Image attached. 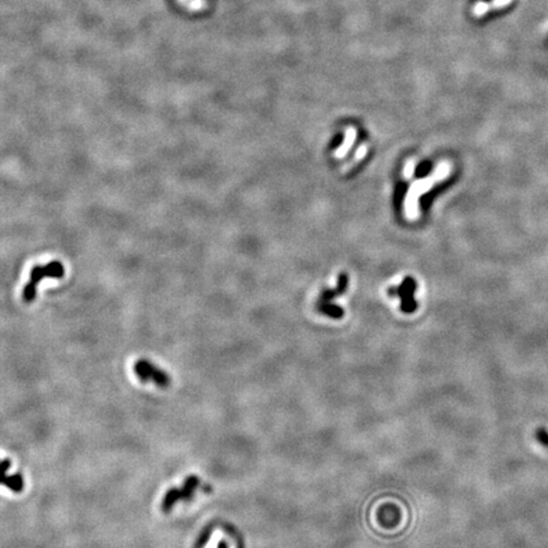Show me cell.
<instances>
[{
    "instance_id": "13",
    "label": "cell",
    "mask_w": 548,
    "mask_h": 548,
    "mask_svg": "<svg viewBox=\"0 0 548 548\" xmlns=\"http://www.w3.org/2000/svg\"><path fill=\"white\" fill-rule=\"evenodd\" d=\"M343 142V135H336L332 142V149H337Z\"/></svg>"
},
{
    "instance_id": "3",
    "label": "cell",
    "mask_w": 548,
    "mask_h": 548,
    "mask_svg": "<svg viewBox=\"0 0 548 548\" xmlns=\"http://www.w3.org/2000/svg\"><path fill=\"white\" fill-rule=\"evenodd\" d=\"M133 370H135L136 376L139 377V380H141L142 382L151 381V382L156 383L161 389L168 387L169 383H170V378H169L165 370L160 369L146 359H139L136 362L135 365H133Z\"/></svg>"
},
{
    "instance_id": "1",
    "label": "cell",
    "mask_w": 548,
    "mask_h": 548,
    "mask_svg": "<svg viewBox=\"0 0 548 548\" xmlns=\"http://www.w3.org/2000/svg\"><path fill=\"white\" fill-rule=\"evenodd\" d=\"M451 170H452V166L449 165L448 163H442L435 169V172L430 177L420 179V181L414 184L411 189L409 190V197H407L406 203V211L410 217H413V218L418 217V201L420 198V196H423L425 192L430 190L438 182L444 181L446 178H448L449 175H451Z\"/></svg>"
},
{
    "instance_id": "8",
    "label": "cell",
    "mask_w": 548,
    "mask_h": 548,
    "mask_svg": "<svg viewBox=\"0 0 548 548\" xmlns=\"http://www.w3.org/2000/svg\"><path fill=\"white\" fill-rule=\"evenodd\" d=\"M181 500H182L181 488L172 487L170 490L166 491L165 496H164L163 501H161V510H163L164 513L172 512L175 504Z\"/></svg>"
},
{
    "instance_id": "12",
    "label": "cell",
    "mask_w": 548,
    "mask_h": 548,
    "mask_svg": "<svg viewBox=\"0 0 548 548\" xmlns=\"http://www.w3.org/2000/svg\"><path fill=\"white\" fill-rule=\"evenodd\" d=\"M429 168H430V165H429L428 163H422L420 165L418 166V169L415 170V174H418V175L425 174V173L429 170Z\"/></svg>"
},
{
    "instance_id": "7",
    "label": "cell",
    "mask_w": 548,
    "mask_h": 548,
    "mask_svg": "<svg viewBox=\"0 0 548 548\" xmlns=\"http://www.w3.org/2000/svg\"><path fill=\"white\" fill-rule=\"evenodd\" d=\"M198 487H199L198 476H196V475H189L187 479L184 480L183 485H182L181 487L182 500L183 501L192 500V497L194 496V492H196Z\"/></svg>"
},
{
    "instance_id": "14",
    "label": "cell",
    "mask_w": 548,
    "mask_h": 548,
    "mask_svg": "<svg viewBox=\"0 0 548 548\" xmlns=\"http://www.w3.org/2000/svg\"><path fill=\"white\" fill-rule=\"evenodd\" d=\"M217 548H227V543L225 542V541H221L220 543H218V547Z\"/></svg>"
},
{
    "instance_id": "6",
    "label": "cell",
    "mask_w": 548,
    "mask_h": 548,
    "mask_svg": "<svg viewBox=\"0 0 548 548\" xmlns=\"http://www.w3.org/2000/svg\"><path fill=\"white\" fill-rule=\"evenodd\" d=\"M348 282H349L348 275L345 273H341L339 275V278H337V286L334 289H325V291H322L317 304H328V302H332V300H334L337 296L343 295L346 291V288H348Z\"/></svg>"
},
{
    "instance_id": "10",
    "label": "cell",
    "mask_w": 548,
    "mask_h": 548,
    "mask_svg": "<svg viewBox=\"0 0 548 548\" xmlns=\"http://www.w3.org/2000/svg\"><path fill=\"white\" fill-rule=\"evenodd\" d=\"M536 438L542 446L547 447L548 448V431L546 430L545 428H539L538 430L536 431Z\"/></svg>"
},
{
    "instance_id": "11",
    "label": "cell",
    "mask_w": 548,
    "mask_h": 548,
    "mask_svg": "<svg viewBox=\"0 0 548 548\" xmlns=\"http://www.w3.org/2000/svg\"><path fill=\"white\" fill-rule=\"evenodd\" d=\"M211 532H212L211 528H208V529H206L205 532L199 536L198 547H203V546L208 542V539H210V537H211Z\"/></svg>"
},
{
    "instance_id": "4",
    "label": "cell",
    "mask_w": 548,
    "mask_h": 548,
    "mask_svg": "<svg viewBox=\"0 0 548 548\" xmlns=\"http://www.w3.org/2000/svg\"><path fill=\"white\" fill-rule=\"evenodd\" d=\"M414 289H415V282L411 278H406L398 288H390L389 292L392 296H400L401 308L404 312H413L418 307V304H416L413 297Z\"/></svg>"
},
{
    "instance_id": "9",
    "label": "cell",
    "mask_w": 548,
    "mask_h": 548,
    "mask_svg": "<svg viewBox=\"0 0 548 548\" xmlns=\"http://www.w3.org/2000/svg\"><path fill=\"white\" fill-rule=\"evenodd\" d=\"M317 310L321 313L326 315V316L332 317V319H341L344 316V310L336 304L328 302V304H316Z\"/></svg>"
},
{
    "instance_id": "5",
    "label": "cell",
    "mask_w": 548,
    "mask_h": 548,
    "mask_svg": "<svg viewBox=\"0 0 548 548\" xmlns=\"http://www.w3.org/2000/svg\"><path fill=\"white\" fill-rule=\"evenodd\" d=\"M12 463L8 459L0 461V485H4L6 487L12 490L13 492H22L23 491V479L21 475H13V476H8L6 471L9 470Z\"/></svg>"
},
{
    "instance_id": "2",
    "label": "cell",
    "mask_w": 548,
    "mask_h": 548,
    "mask_svg": "<svg viewBox=\"0 0 548 548\" xmlns=\"http://www.w3.org/2000/svg\"><path fill=\"white\" fill-rule=\"evenodd\" d=\"M65 274V268L58 260L50 262L45 265H36L32 268L30 274V280L23 288V301L30 304L36 300L37 286L45 278H55L60 279Z\"/></svg>"
}]
</instances>
